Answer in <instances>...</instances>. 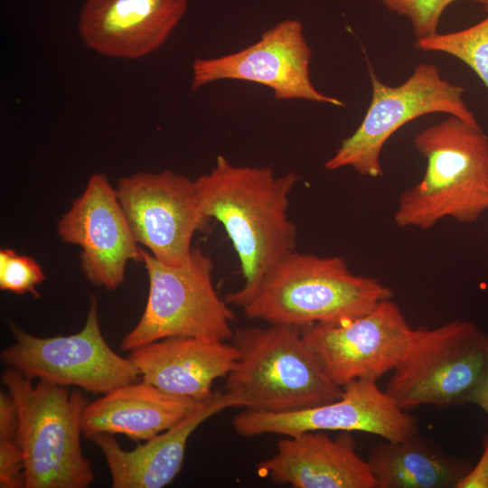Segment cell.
Listing matches in <instances>:
<instances>
[{"instance_id": "cell-27", "label": "cell", "mask_w": 488, "mask_h": 488, "mask_svg": "<svg viewBox=\"0 0 488 488\" xmlns=\"http://www.w3.org/2000/svg\"><path fill=\"white\" fill-rule=\"evenodd\" d=\"M470 403L480 407L488 416V349L484 371L481 380L470 399Z\"/></svg>"}, {"instance_id": "cell-7", "label": "cell", "mask_w": 488, "mask_h": 488, "mask_svg": "<svg viewBox=\"0 0 488 488\" xmlns=\"http://www.w3.org/2000/svg\"><path fill=\"white\" fill-rule=\"evenodd\" d=\"M487 349L488 334L468 321L413 329L384 390L405 410L470 403L484 371Z\"/></svg>"}, {"instance_id": "cell-13", "label": "cell", "mask_w": 488, "mask_h": 488, "mask_svg": "<svg viewBox=\"0 0 488 488\" xmlns=\"http://www.w3.org/2000/svg\"><path fill=\"white\" fill-rule=\"evenodd\" d=\"M326 375L338 386L376 380L404 356L413 328L392 298L371 312L339 324L300 329Z\"/></svg>"}, {"instance_id": "cell-10", "label": "cell", "mask_w": 488, "mask_h": 488, "mask_svg": "<svg viewBox=\"0 0 488 488\" xmlns=\"http://www.w3.org/2000/svg\"><path fill=\"white\" fill-rule=\"evenodd\" d=\"M117 193L137 243L160 262L181 266L192 240L211 221L201 209L195 180L171 170L122 178Z\"/></svg>"}, {"instance_id": "cell-20", "label": "cell", "mask_w": 488, "mask_h": 488, "mask_svg": "<svg viewBox=\"0 0 488 488\" xmlns=\"http://www.w3.org/2000/svg\"><path fill=\"white\" fill-rule=\"evenodd\" d=\"M376 488H455L471 466L418 435L373 446L367 460Z\"/></svg>"}, {"instance_id": "cell-22", "label": "cell", "mask_w": 488, "mask_h": 488, "mask_svg": "<svg viewBox=\"0 0 488 488\" xmlns=\"http://www.w3.org/2000/svg\"><path fill=\"white\" fill-rule=\"evenodd\" d=\"M45 275L33 258L21 255L12 249L0 250V289L17 295L25 293L39 296L36 286Z\"/></svg>"}, {"instance_id": "cell-9", "label": "cell", "mask_w": 488, "mask_h": 488, "mask_svg": "<svg viewBox=\"0 0 488 488\" xmlns=\"http://www.w3.org/2000/svg\"><path fill=\"white\" fill-rule=\"evenodd\" d=\"M10 328L14 343L2 351L1 360L31 379L105 394L140 378L131 360L114 352L103 337L94 296L85 324L77 333L43 338L11 323Z\"/></svg>"}, {"instance_id": "cell-6", "label": "cell", "mask_w": 488, "mask_h": 488, "mask_svg": "<svg viewBox=\"0 0 488 488\" xmlns=\"http://www.w3.org/2000/svg\"><path fill=\"white\" fill-rule=\"evenodd\" d=\"M140 260L148 277V296L140 320L120 343L123 351L175 336L231 340L235 315L218 295L212 259L201 249L193 248L181 266L165 265L144 249Z\"/></svg>"}, {"instance_id": "cell-14", "label": "cell", "mask_w": 488, "mask_h": 488, "mask_svg": "<svg viewBox=\"0 0 488 488\" xmlns=\"http://www.w3.org/2000/svg\"><path fill=\"white\" fill-rule=\"evenodd\" d=\"M61 239L80 248V266L95 286L117 288L127 266L140 260V249L117 189L104 174H93L83 192L58 222Z\"/></svg>"}, {"instance_id": "cell-23", "label": "cell", "mask_w": 488, "mask_h": 488, "mask_svg": "<svg viewBox=\"0 0 488 488\" xmlns=\"http://www.w3.org/2000/svg\"><path fill=\"white\" fill-rule=\"evenodd\" d=\"M455 1H474L483 5L488 2V0H380L389 11L408 19L417 40L436 34L442 14Z\"/></svg>"}, {"instance_id": "cell-15", "label": "cell", "mask_w": 488, "mask_h": 488, "mask_svg": "<svg viewBox=\"0 0 488 488\" xmlns=\"http://www.w3.org/2000/svg\"><path fill=\"white\" fill-rule=\"evenodd\" d=\"M187 7L188 0H86L79 33L101 55L138 59L164 45Z\"/></svg>"}, {"instance_id": "cell-26", "label": "cell", "mask_w": 488, "mask_h": 488, "mask_svg": "<svg viewBox=\"0 0 488 488\" xmlns=\"http://www.w3.org/2000/svg\"><path fill=\"white\" fill-rule=\"evenodd\" d=\"M18 426L17 410L8 392H0V439L15 440Z\"/></svg>"}, {"instance_id": "cell-3", "label": "cell", "mask_w": 488, "mask_h": 488, "mask_svg": "<svg viewBox=\"0 0 488 488\" xmlns=\"http://www.w3.org/2000/svg\"><path fill=\"white\" fill-rule=\"evenodd\" d=\"M414 145L427 167L399 195L395 224L429 230L446 218L477 221L488 211V136L481 127L450 116L417 134Z\"/></svg>"}, {"instance_id": "cell-1", "label": "cell", "mask_w": 488, "mask_h": 488, "mask_svg": "<svg viewBox=\"0 0 488 488\" xmlns=\"http://www.w3.org/2000/svg\"><path fill=\"white\" fill-rule=\"evenodd\" d=\"M295 171L277 175L270 166L232 164L218 155L213 167L195 179L203 215L219 221L237 253L248 291L296 250L297 229L290 219Z\"/></svg>"}, {"instance_id": "cell-5", "label": "cell", "mask_w": 488, "mask_h": 488, "mask_svg": "<svg viewBox=\"0 0 488 488\" xmlns=\"http://www.w3.org/2000/svg\"><path fill=\"white\" fill-rule=\"evenodd\" d=\"M32 380L11 367L2 374L17 410L24 487H89L95 474L80 446L86 398L79 389Z\"/></svg>"}, {"instance_id": "cell-2", "label": "cell", "mask_w": 488, "mask_h": 488, "mask_svg": "<svg viewBox=\"0 0 488 488\" xmlns=\"http://www.w3.org/2000/svg\"><path fill=\"white\" fill-rule=\"evenodd\" d=\"M392 296L379 279L352 272L341 257L295 250L254 287L230 292L225 300L249 319L302 329L354 319Z\"/></svg>"}, {"instance_id": "cell-4", "label": "cell", "mask_w": 488, "mask_h": 488, "mask_svg": "<svg viewBox=\"0 0 488 488\" xmlns=\"http://www.w3.org/2000/svg\"><path fill=\"white\" fill-rule=\"evenodd\" d=\"M231 343L238 357L226 376L225 389L244 408L289 412L340 399L343 389L324 372L299 328L270 324L239 327Z\"/></svg>"}, {"instance_id": "cell-24", "label": "cell", "mask_w": 488, "mask_h": 488, "mask_svg": "<svg viewBox=\"0 0 488 488\" xmlns=\"http://www.w3.org/2000/svg\"><path fill=\"white\" fill-rule=\"evenodd\" d=\"M22 486H24L23 453L16 440L0 439V487Z\"/></svg>"}, {"instance_id": "cell-8", "label": "cell", "mask_w": 488, "mask_h": 488, "mask_svg": "<svg viewBox=\"0 0 488 488\" xmlns=\"http://www.w3.org/2000/svg\"><path fill=\"white\" fill-rule=\"evenodd\" d=\"M372 95L365 116L324 168L334 171L351 167L371 178L382 174L380 154L388 139L407 123L431 113H447L474 127H480L463 99L465 89L443 79L436 66L419 63L402 84L381 82L370 67Z\"/></svg>"}, {"instance_id": "cell-18", "label": "cell", "mask_w": 488, "mask_h": 488, "mask_svg": "<svg viewBox=\"0 0 488 488\" xmlns=\"http://www.w3.org/2000/svg\"><path fill=\"white\" fill-rule=\"evenodd\" d=\"M232 343L197 337H167L130 351L141 380L169 393L205 401L213 383L226 377L237 360Z\"/></svg>"}, {"instance_id": "cell-25", "label": "cell", "mask_w": 488, "mask_h": 488, "mask_svg": "<svg viewBox=\"0 0 488 488\" xmlns=\"http://www.w3.org/2000/svg\"><path fill=\"white\" fill-rule=\"evenodd\" d=\"M455 488H488V433L483 437L479 461L458 482Z\"/></svg>"}, {"instance_id": "cell-21", "label": "cell", "mask_w": 488, "mask_h": 488, "mask_svg": "<svg viewBox=\"0 0 488 488\" xmlns=\"http://www.w3.org/2000/svg\"><path fill=\"white\" fill-rule=\"evenodd\" d=\"M485 18L465 29L438 33L416 40L423 52H439L460 60L470 67L488 89V2Z\"/></svg>"}, {"instance_id": "cell-19", "label": "cell", "mask_w": 488, "mask_h": 488, "mask_svg": "<svg viewBox=\"0 0 488 488\" xmlns=\"http://www.w3.org/2000/svg\"><path fill=\"white\" fill-rule=\"evenodd\" d=\"M208 400L174 395L142 380L131 382L86 405L82 434L88 438L101 433L122 434L133 440L146 441L171 428Z\"/></svg>"}, {"instance_id": "cell-12", "label": "cell", "mask_w": 488, "mask_h": 488, "mask_svg": "<svg viewBox=\"0 0 488 488\" xmlns=\"http://www.w3.org/2000/svg\"><path fill=\"white\" fill-rule=\"evenodd\" d=\"M340 399L316 407L289 412L244 408L232 420L239 436H294L307 431L364 432L388 441L418 435L416 418L381 390L371 380H355L344 387Z\"/></svg>"}, {"instance_id": "cell-17", "label": "cell", "mask_w": 488, "mask_h": 488, "mask_svg": "<svg viewBox=\"0 0 488 488\" xmlns=\"http://www.w3.org/2000/svg\"><path fill=\"white\" fill-rule=\"evenodd\" d=\"M235 407L244 408L239 396L218 390L190 416L130 451L124 450L113 434L101 433L90 439L104 455L113 488H161L181 471L193 431L211 417Z\"/></svg>"}, {"instance_id": "cell-11", "label": "cell", "mask_w": 488, "mask_h": 488, "mask_svg": "<svg viewBox=\"0 0 488 488\" xmlns=\"http://www.w3.org/2000/svg\"><path fill=\"white\" fill-rule=\"evenodd\" d=\"M311 57L303 23L294 18L284 19L240 51L196 59L192 68L191 90L219 80H243L267 87L278 100L300 99L344 107L342 100L314 86Z\"/></svg>"}, {"instance_id": "cell-16", "label": "cell", "mask_w": 488, "mask_h": 488, "mask_svg": "<svg viewBox=\"0 0 488 488\" xmlns=\"http://www.w3.org/2000/svg\"><path fill=\"white\" fill-rule=\"evenodd\" d=\"M351 432L335 438L307 431L280 439L276 453L257 464V472L294 488H376L367 460L356 452Z\"/></svg>"}]
</instances>
